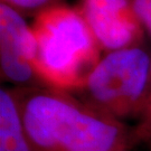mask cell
<instances>
[{
	"label": "cell",
	"mask_w": 151,
	"mask_h": 151,
	"mask_svg": "<svg viewBox=\"0 0 151 151\" xmlns=\"http://www.w3.org/2000/svg\"><path fill=\"white\" fill-rule=\"evenodd\" d=\"M22 122L36 151H122L130 130L120 120L72 93L16 87Z\"/></svg>",
	"instance_id": "6da1fadb"
},
{
	"label": "cell",
	"mask_w": 151,
	"mask_h": 151,
	"mask_svg": "<svg viewBox=\"0 0 151 151\" xmlns=\"http://www.w3.org/2000/svg\"><path fill=\"white\" fill-rule=\"evenodd\" d=\"M134 8L145 30L151 37V0H134Z\"/></svg>",
	"instance_id": "9c48e42d"
},
{
	"label": "cell",
	"mask_w": 151,
	"mask_h": 151,
	"mask_svg": "<svg viewBox=\"0 0 151 151\" xmlns=\"http://www.w3.org/2000/svg\"><path fill=\"white\" fill-rule=\"evenodd\" d=\"M0 151H36L22 122L16 88L0 90Z\"/></svg>",
	"instance_id": "8992f818"
},
{
	"label": "cell",
	"mask_w": 151,
	"mask_h": 151,
	"mask_svg": "<svg viewBox=\"0 0 151 151\" xmlns=\"http://www.w3.org/2000/svg\"><path fill=\"white\" fill-rule=\"evenodd\" d=\"M34 68L42 85L80 92L102 57V49L76 7L58 4L30 24Z\"/></svg>",
	"instance_id": "7a4b0ae2"
},
{
	"label": "cell",
	"mask_w": 151,
	"mask_h": 151,
	"mask_svg": "<svg viewBox=\"0 0 151 151\" xmlns=\"http://www.w3.org/2000/svg\"><path fill=\"white\" fill-rule=\"evenodd\" d=\"M76 8L102 52L142 45L146 30L137 15L134 0H78Z\"/></svg>",
	"instance_id": "277c9868"
},
{
	"label": "cell",
	"mask_w": 151,
	"mask_h": 151,
	"mask_svg": "<svg viewBox=\"0 0 151 151\" xmlns=\"http://www.w3.org/2000/svg\"><path fill=\"white\" fill-rule=\"evenodd\" d=\"M34 37L25 17L0 2V74L17 87L43 86L34 68Z\"/></svg>",
	"instance_id": "5b68a950"
},
{
	"label": "cell",
	"mask_w": 151,
	"mask_h": 151,
	"mask_svg": "<svg viewBox=\"0 0 151 151\" xmlns=\"http://www.w3.org/2000/svg\"><path fill=\"white\" fill-rule=\"evenodd\" d=\"M151 55L141 46L105 53L87 76L84 100L115 119L140 118L150 85Z\"/></svg>",
	"instance_id": "3957f363"
},
{
	"label": "cell",
	"mask_w": 151,
	"mask_h": 151,
	"mask_svg": "<svg viewBox=\"0 0 151 151\" xmlns=\"http://www.w3.org/2000/svg\"><path fill=\"white\" fill-rule=\"evenodd\" d=\"M134 128L130 130V147L151 141V76L146 106Z\"/></svg>",
	"instance_id": "52a82bcc"
},
{
	"label": "cell",
	"mask_w": 151,
	"mask_h": 151,
	"mask_svg": "<svg viewBox=\"0 0 151 151\" xmlns=\"http://www.w3.org/2000/svg\"><path fill=\"white\" fill-rule=\"evenodd\" d=\"M122 151H130V150H122Z\"/></svg>",
	"instance_id": "30bf717a"
},
{
	"label": "cell",
	"mask_w": 151,
	"mask_h": 151,
	"mask_svg": "<svg viewBox=\"0 0 151 151\" xmlns=\"http://www.w3.org/2000/svg\"><path fill=\"white\" fill-rule=\"evenodd\" d=\"M1 2L11 7L24 17H35L45 9L62 4V0H1Z\"/></svg>",
	"instance_id": "ba28073f"
}]
</instances>
